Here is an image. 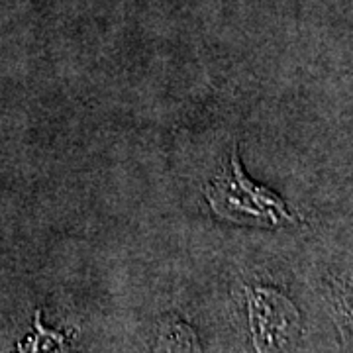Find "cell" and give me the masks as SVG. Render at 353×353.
Returning <instances> with one entry per match:
<instances>
[{"label": "cell", "instance_id": "1", "mask_svg": "<svg viewBox=\"0 0 353 353\" xmlns=\"http://www.w3.org/2000/svg\"><path fill=\"white\" fill-rule=\"evenodd\" d=\"M206 201L220 218L238 224L279 226L283 222H296L279 196L248 181L241 171L238 150L232 153L230 169L206 187Z\"/></svg>", "mask_w": 353, "mask_h": 353}, {"label": "cell", "instance_id": "2", "mask_svg": "<svg viewBox=\"0 0 353 353\" xmlns=\"http://www.w3.org/2000/svg\"><path fill=\"white\" fill-rule=\"evenodd\" d=\"M250 324L257 353H279L301 332L299 312L289 299L271 289L248 290Z\"/></svg>", "mask_w": 353, "mask_h": 353}, {"label": "cell", "instance_id": "3", "mask_svg": "<svg viewBox=\"0 0 353 353\" xmlns=\"http://www.w3.org/2000/svg\"><path fill=\"white\" fill-rule=\"evenodd\" d=\"M159 353H199V343L192 330L176 324L159 341Z\"/></svg>", "mask_w": 353, "mask_h": 353}]
</instances>
